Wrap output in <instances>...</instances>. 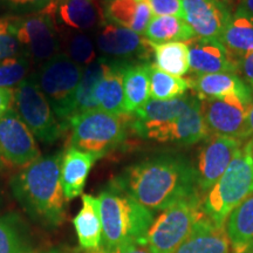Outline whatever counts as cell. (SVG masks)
Listing matches in <instances>:
<instances>
[{
  "instance_id": "cell-13",
  "label": "cell",
  "mask_w": 253,
  "mask_h": 253,
  "mask_svg": "<svg viewBox=\"0 0 253 253\" xmlns=\"http://www.w3.org/2000/svg\"><path fill=\"white\" fill-rule=\"evenodd\" d=\"M0 153L6 162L20 168L41 157L36 137L14 109L0 118Z\"/></svg>"
},
{
  "instance_id": "cell-11",
  "label": "cell",
  "mask_w": 253,
  "mask_h": 253,
  "mask_svg": "<svg viewBox=\"0 0 253 253\" xmlns=\"http://www.w3.org/2000/svg\"><path fill=\"white\" fill-rule=\"evenodd\" d=\"M17 37L32 62L47 61L61 50V37L52 17L45 12L13 17Z\"/></svg>"
},
{
  "instance_id": "cell-19",
  "label": "cell",
  "mask_w": 253,
  "mask_h": 253,
  "mask_svg": "<svg viewBox=\"0 0 253 253\" xmlns=\"http://www.w3.org/2000/svg\"><path fill=\"white\" fill-rule=\"evenodd\" d=\"M175 253H230L225 226L216 225L205 214Z\"/></svg>"
},
{
  "instance_id": "cell-2",
  "label": "cell",
  "mask_w": 253,
  "mask_h": 253,
  "mask_svg": "<svg viewBox=\"0 0 253 253\" xmlns=\"http://www.w3.org/2000/svg\"><path fill=\"white\" fill-rule=\"evenodd\" d=\"M132 129L144 140L161 143L195 144L210 135L197 94L172 100H149L135 113Z\"/></svg>"
},
{
  "instance_id": "cell-23",
  "label": "cell",
  "mask_w": 253,
  "mask_h": 253,
  "mask_svg": "<svg viewBox=\"0 0 253 253\" xmlns=\"http://www.w3.org/2000/svg\"><path fill=\"white\" fill-rule=\"evenodd\" d=\"M225 231L232 253H253V192L231 212Z\"/></svg>"
},
{
  "instance_id": "cell-41",
  "label": "cell",
  "mask_w": 253,
  "mask_h": 253,
  "mask_svg": "<svg viewBox=\"0 0 253 253\" xmlns=\"http://www.w3.org/2000/svg\"><path fill=\"white\" fill-rule=\"evenodd\" d=\"M239 7L244 8L245 11L249 12V13L253 14V0H242Z\"/></svg>"
},
{
  "instance_id": "cell-5",
  "label": "cell",
  "mask_w": 253,
  "mask_h": 253,
  "mask_svg": "<svg viewBox=\"0 0 253 253\" xmlns=\"http://www.w3.org/2000/svg\"><path fill=\"white\" fill-rule=\"evenodd\" d=\"M253 192V140L246 141L212 188L202 196V209L211 221L225 226L235 209Z\"/></svg>"
},
{
  "instance_id": "cell-25",
  "label": "cell",
  "mask_w": 253,
  "mask_h": 253,
  "mask_svg": "<svg viewBox=\"0 0 253 253\" xmlns=\"http://www.w3.org/2000/svg\"><path fill=\"white\" fill-rule=\"evenodd\" d=\"M110 63H112V59L102 56V58H97L93 63L84 68L80 84L73 101L72 115L69 121L90 110L99 109V106L95 101V90L109 69Z\"/></svg>"
},
{
  "instance_id": "cell-32",
  "label": "cell",
  "mask_w": 253,
  "mask_h": 253,
  "mask_svg": "<svg viewBox=\"0 0 253 253\" xmlns=\"http://www.w3.org/2000/svg\"><path fill=\"white\" fill-rule=\"evenodd\" d=\"M61 37V47L65 46V54L82 68L96 60L93 39L84 32L66 31Z\"/></svg>"
},
{
  "instance_id": "cell-20",
  "label": "cell",
  "mask_w": 253,
  "mask_h": 253,
  "mask_svg": "<svg viewBox=\"0 0 253 253\" xmlns=\"http://www.w3.org/2000/svg\"><path fill=\"white\" fill-rule=\"evenodd\" d=\"M103 15L106 21L143 34L153 19L148 0H107Z\"/></svg>"
},
{
  "instance_id": "cell-30",
  "label": "cell",
  "mask_w": 253,
  "mask_h": 253,
  "mask_svg": "<svg viewBox=\"0 0 253 253\" xmlns=\"http://www.w3.org/2000/svg\"><path fill=\"white\" fill-rule=\"evenodd\" d=\"M150 99L172 100L183 96L185 91L192 88L191 79H183L161 71L156 65H150Z\"/></svg>"
},
{
  "instance_id": "cell-35",
  "label": "cell",
  "mask_w": 253,
  "mask_h": 253,
  "mask_svg": "<svg viewBox=\"0 0 253 253\" xmlns=\"http://www.w3.org/2000/svg\"><path fill=\"white\" fill-rule=\"evenodd\" d=\"M53 0H0V8L14 17L39 13L43 11Z\"/></svg>"
},
{
  "instance_id": "cell-9",
  "label": "cell",
  "mask_w": 253,
  "mask_h": 253,
  "mask_svg": "<svg viewBox=\"0 0 253 253\" xmlns=\"http://www.w3.org/2000/svg\"><path fill=\"white\" fill-rule=\"evenodd\" d=\"M14 106L18 115L38 141L50 144L61 136V123L33 74L28 75L14 89Z\"/></svg>"
},
{
  "instance_id": "cell-38",
  "label": "cell",
  "mask_w": 253,
  "mask_h": 253,
  "mask_svg": "<svg viewBox=\"0 0 253 253\" xmlns=\"http://www.w3.org/2000/svg\"><path fill=\"white\" fill-rule=\"evenodd\" d=\"M14 106V90L7 88H0V118L6 113L13 109Z\"/></svg>"
},
{
  "instance_id": "cell-16",
  "label": "cell",
  "mask_w": 253,
  "mask_h": 253,
  "mask_svg": "<svg viewBox=\"0 0 253 253\" xmlns=\"http://www.w3.org/2000/svg\"><path fill=\"white\" fill-rule=\"evenodd\" d=\"M186 43L189 47L190 72L194 75L238 73L239 65L219 39L195 37Z\"/></svg>"
},
{
  "instance_id": "cell-12",
  "label": "cell",
  "mask_w": 253,
  "mask_h": 253,
  "mask_svg": "<svg viewBox=\"0 0 253 253\" xmlns=\"http://www.w3.org/2000/svg\"><path fill=\"white\" fill-rule=\"evenodd\" d=\"M205 141L195 168L197 186L202 196L216 184L244 144L238 138L218 135L209 136Z\"/></svg>"
},
{
  "instance_id": "cell-21",
  "label": "cell",
  "mask_w": 253,
  "mask_h": 253,
  "mask_svg": "<svg viewBox=\"0 0 253 253\" xmlns=\"http://www.w3.org/2000/svg\"><path fill=\"white\" fill-rule=\"evenodd\" d=\"M131 63L134 62L112 59L109 69L95 90V101L99 109L115 115H126L123 81L126 68Z\"/></svg>"
},
{
  "instance_id": "cell-26",
  "label": "cell",
  "mask_w": 253,
  "mask_h": 253,
  "mask_svg": "<svg viewBox=\"0 0 253 253\" xmlns=\"http://www.w3.org/2000/svg\"><path fill=\"white\" fill-rule=\"evenodd\" d=\"M192 89L199 99L221 97L230 94L252 93L251 88L235 73H214V74L195 75L191 79Z\"/></svg>"
},
{
  "instance_id": "cell-39",
  "label": "cell",
  "mask_w": 253,
  "mask_h": 253,
  "mask_svg": "<svg viewBox=\"0 0 253 253\" xmlns=\"http://www.w3.org/2000/svg\"><path fill=\"white\" fill-rule=\"evenodd\" d=\"M116 253H150L147 246L143 244H138V243H129L115 250Z\"/></svg>"
},
{
  "instance_id": "cell-8",
  "label": "cell",
  "mask_w": 253,
  "mask_h": 253,
  "mask_svg": "<svg viewBox=\"0 0 253 253\" xmlns=\"http://www.w3.org/2000/svg\"><path fill=\"white\" fill-rule=\"evenodd\" d=\"M204 216L202 196L178 202L155 218L145 236V246L150 253H175Z\"/></svg>"
},
{
  "instance_id": "cell-7",
  "label": "cell",
  "mask_w": 253,
  "mask_h": 253,
  "mask_svg": "<svg viewBox=\"0 0 253 253\" xmlns=\"http://www.w3.org/2000/svg\"><path fill=\"white\" fill-rule=\"evenodd\" d=\"M84 68L63 52L42 62L33 74L41 91L48 100L63 130L68 128L73 101L80 84Z\"/></svg>"
},
{
  "instance_id": "cell-42",
  "label": "cell",
  "mask_w": 253,
  "mask_h": 253,
  "mask_svg": "<svg viewBox=\"0 0 253 253\" xmlns=\"http://www.w3.org/2000/svg\"><path fill=\"white\" fill-rule=\"evenodd\" d=\"M90 253H116V252L115 251H109V250L99 249V250H95V251H90Z\"/></svg>"
},
{
  "instance_id": "cell-15",
  "label": "cell",
  "mask_w": 253,
  "mask_h": 253,
  "mask_svg": "<svg viewBox=\"0 0 253 253\" xmlns=\"http://www.w3.org/2000/svg\"><path fill=\"white\" fill-rule=\"evenodd\" d=\"M185 20L196 37L219 39L229 25V6L221 0H182Z\"/></svg>"
},
{
  "instance_id": "cell-28",
  "label": "cell",
  "mask_w": 253,
  "mask_h": 253,
  "mask_svg": "<svg viewBox=\"0 0 253 253\" xmlns=\"http://www.w3.org/2000/svg\"><path fill=\"white\" fill-rule=\"evenodd\" d=\"M143 37L151 43H167L172 41H189L196 37L185 19L173 15L153 17L145 28Z\"/></svg>"
},
{
  "instance_id": "cell-10",
  "label": "cell",
  "mask_w": 253,
  "mask_h": 253,
  "mask_svg": "<svg viewBox=\"0 0 253 253\" xmlns=\"http://www.w3.org/2000/svg\"><path fill=\"white\" fill-rule=\"evenodd\" d=\"M201 102L202 114L210 135L226 136L244 142L245 123L253 103V93L204 97Z\"/></svg>"
},
{
  "instance_id": "cell-37",
  "label": "cell",
  "mask_w": 253,
  "mask_h": 253,
  "mask_svg": "<svg viewBox=\"0 0 253 253\" xmlns=\"http://www.w3.org/2000/svg\"><path fill=\"white\" fill-rule=\"evenodd\" d=\"M242 79L253 93V50L239 62V71Z\"/></svg>"
},
{
  "instance_id": "cell-34",
  "label": "cell",
  "mask_w": 253,
  "mask_h": 253,
  "mask_svg": "<svg viewBox=\"0 0 253 253\" xmlns=\"http://www.w3.org/2000/svg\"><path fill=\"white\" fill-rule=\"evenodd\" d=\"M19 55L25 53L18 40L13 17L0 18V61Z\"/></svg>"
},
{
  "instance_id": "cell-4",
  "label": "cell",
  "mask_w": 253,
  "mask_h": 253,
  "mask_svg": "<svg viewBox=\"0 0 253 253\" xmlns=\"http://www.w3.org/2000/svg\"><path fill=\"white\" fill-rule=\"evenodd\" d=\"M102 249L115 251L129 243L145 245V236L153 223L154 212L112 183L100 192Z\"/></svg>"
},
{
  "instance_id": "cell-44",
  "label": "cell",
  "mask_w": 253,
  "mask_h": 253,
  "mask_svg": "<svg viewBox=\"0 0 253 253\" xmlns=\"http://www.w3.org/2000/svg\"><path fill=\"white\" fill-rule=\"evenodd\" d=\"M48 253H59V252H48Z\"/></svg>"
},
{
  "instance_id": "cell-18",
  "label": "cell",
  "mask_w": 253,
  "mask_h": 253,
  "mask_svg": "<svg viewBox=\"0 0 253 253\" xmlns=\"http://www.w3.org/2000/svg\"><path fill=\"white\" fill-rule=\"evenodd\" d=\"M97 160L99 158L93 154L84 153L75 148H68L63 153L60 179L67 201L82 195L88 175Z\"/></svg>"
},
{
  "instance_id": "cell-43",
  "label": "cell",
  "mask_w": 253,
  "mask_h": 253,
  "mask_svg": "<svg viewBox=\"0 0 253 253\" xmlns=\"http://www.w3.org/2000/svg\"><path fill=\"white\" fill-rule=\"evenodd\" d=\"M5 163H6V161L4 160V157H2L1 153H0V171H1V170H2V168H4Z\"/></svg>"
},
{
  "instance_id": "cell-14",
  "label": "cell",
  "mask_w": 253,
  "mask_h": 253,
  "mask_svg": "<svg viewBox=\"0 0 253 253\" xmlns=\"http://www.w3.org/2000/svg\"><path fill=\"white\" fill-rule=\"evenodd\" d=\"M95 42L99 52L106 58L129 62L147 59L153 50L144 37L108 21L100 24Z\"/></svg>"
},
{
  "instance_id": "cell-6",
  "label": "cell",
  "mask_w": 253,
  "mask_h": 253,
  "mask_svg": "<svg viewBox=\"0 0 253 253\" xmlns=\"http://www.w3.org/2000/svg\"><path fill=\"white\" fill-rule=\"evenodd\" d=\"M126 116L95 109L72 119L68 123L71 128L69 148L93 154L100 160L125 142Z\"/></svg>"
},
{
  "instance_id": "cell-31",
  "label": "cell",
  "mask_w": 253,
  "mask_h": 253,
  "mask_svg": "<svg viewBox=\"0 0 253 253\" xmlns=\"http://www.w3.org/2000/svg\"><path fill=\"white\" fill-rule=\"evenodd\" d=\"M0 253H32L23 223L13 213L0 217Z\"/></svg>"
},
{
  "instance_id": "cell-24",
  "label": "cell",
  "mask_w": 253,
  "mask_h": 253,
  "mask_svg": "<svg viewBox=\"0 0 253 253\" xmlns=\"http://www.w3.org/2000/svg\"><path fill=\"white\" fill-rule=\"evenodd\" d=\"M220 41L238 63L253 50V14L238 7L231 17Z\"/></svg>"
},
{
  "instance_id": "cell-40",
  "label": "cell",
  "mask_w": 253,
  "mask_h": 253,
  "mask_svg": "<svg viewBox=\"0 0 253 253\" xmlns=\"http://www.w3.org/2000/svg\"><path fill=\"white\" fill-rule=\"evenodd\" d=\"M249 140H253V103L251 108H250L248 119H246V123H245L244 141H249Z\"/></svg>"
},
{
  "instance_id": "cell-3",
  "label": "cell",
  "mask_w": 253,
  "mask_h": 253,
  "mask_svg": "<svg viewBox=\"0 0 253 253\" xmlns=\"http://www.w3.org/2000/svg\"><path fill=\"white\" fill-rule=\"evenodd\" d=\"M63 153L41 156L12 177L15 201L32 219L45 227H58L66 218L67 199L60 179Z\"/></svg>"
},
{
  "instance_id": "cell-22",
  "label": "cell",
  "mask_w": 253,
  "mask_h": 253,
  "mask_svg": "<svg viewBox=\"0 0 253 253\" xmlns=\"http://www.w3.org/2000/svg\"><path fill=\"white\" fill-rule=\"evenodd\" d=\"M79 244L87 251H95L102 246V221L99 199L91 195L82 196V207L73 219Z\"/></svg>"
},
{
  "instance_id": "cell-17",
  "label": "cell",
  "mask_w": 253,
  "mask_h": 253,
  "mask_svg": "<svg viewBox=\"0 0 253 253\" xmlns=\"http://www.w3.org/2000/svg\"><path fill=\"white\" fill-rule=\"evenodd\" d=\"M41 12L69 31L87 32L101 24V13L94 0H53Z\"/></svg>"
},
{
  "instance_id": "cell-1",
  "label": "cell",
  "mask_w": 253,
  "mask_h": 253,
  "mask_svg": "<svg viewBox=\"0 0 253 253\" xmlns=\"http://www.w3.org/2000/svg\"><path fill=\"white\" fill-rule=\"evenodd\" d=\"M112 184L153 212L202 196L195 167L179 154H160L132 163L114 177Z\"/></svg>"
},
{
  "instance_id": "cell-36",
  "label": "cell",
  "mask_w": 253,
  "mask_h": 253,
  "mask_svg": "<svg viewBox=\"0 0 253 253\" xmlns=\"http://www.w3.org/2000/svg\"><path fill=\"white\" fill-rule=\"evenodd\" d=\"M154 17L173 15L185 19L182 0H148Z\"/></svg>"
},
{
  "instance_id": "cell-33",
  "label": "cell",
  "mask_w": 253,
  "mask_h": 253,
  "mask_svg": "<svg viewBox=\"0 0 253 253\" xmlns=\"http://www.w3.org/2000/svg\"><path fill=\"white\" fill-rule=\"evenodd\" d=\"M31 59L27 55H19L0 61V88L13 89L28 77Z\"/></svg>"
},
{
  "instance_id": "cell-27",
  "label": "cell",
  "mask_w": 253,
  "mask_h": 253,
  "mask_svg": "<svg viewBox=\"0 0 253 253\" xmlns=\"http://www.w3.org/2000/svg\"><path fill=\"white\" fill-rule=\"evenodd\" d=\"M150 63H131L126 68L123 89H125V113L135 114L149 101L150 97Z\"/></svg>"
},
{
  "instance_id": "cell-29",
  "label": "cell",
  "mask_w": 253,
  "mask_h": 253,
  "mask_svg": "<svg viewBox=\"0 0 253 253\" xmlns=\"http://www.w3.org/2000/svg\"><path fill=\"white\" fill-rule=\"evenodd\" d=\"M155 65L161 71L182 78L190 72L189 47L184 41H172L167 43H151Z\"/></svg>"
}]
</instances>
